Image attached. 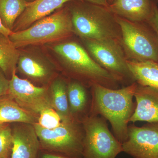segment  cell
I'll return each instance as SVG.
<instances>
[{
  "mask_svg": "<svg viewBox=\"0 0 158 158\" xmlns=\"http://www.w3.org/2000/svg\"><path fill=\"white\" fill-rule=\"evenodd\" d=\"M37 158H79L72 157L69 156L64 155L56 153L46 151L40 150V152L39 155Z\"/></svg>",
  "mask_w": 158,
  "mask_h": 158,
  "instance_id": "obj_26",
  "label": "cell"
},
{
  "mask_svg": "<svg viewBox=\"0 0 158 158\" xmlns=\"http://www.w3.org/2000/svg\"><path fill=\"white\" fill-rule=\"evenodd\" d=\"M13 144L11 158H37L40 142L33 124L18 123L12 129Z\"/></svg>",
  "mask_w": 158,
  "mask_h": 158,
  "instance_id": "obj_11",
  "label": "cell"
},
{
  "mask_svg": "<svg viewBox=\"0 0 158 158\" xmlns=\"http://www.w3.org/2000/svg\"><path fill=\"white\" fill-rule=\"evenodd\" d=\"M73 34L71 15L67 7L37 21L27 28L12 32L9 37L18 49L62 40Z\"/></svg>",
  "mask_w": 158,
  "mask_h": 158,
  "instance_id": "obj_4",
  "label": "cell"
},
{
  "mask_svg": "<svg viewBox=\"0 0 158 158\" xmlns=\"http://www.w3.org/2000/svg\"><path fill=\"white\" fill-rule=\"evenodd\" d=\"M67 97L71 115L77 121H82L90 115L91 99L86 86L76 80L67 83Z\"/></svg>",
  "mask_w": 158,
  "mask_h": 158,
  "instance_id": "obj_15",
  "label": "cell"
},
{
  "mask_svg": "<svg viewBox=\"0 0 158 158\" xmlns=\"http://www.w3.org/2000/svg\"><path fill=\"white\" fill-rule=\"evenodd\" d=\"M37 116L23 109L9 94L0 97V124L16 123L34 124Z\"/></svg>",
  "mask_w": 158,
  "mask_h": 158,
  "instance_id": "obj_17",
  "label": "cell"
},
{
  "mask_svg": "<svg viewBox=\"0 0 158 158\" xmlns=\"http://www.w3.org/2000/svg\"><path fill=\"white\" fill-rule=\"evenodd\" d=\"M52 49L73 80L85 86L91 88L96 84L116 89L122 85L118 79L99 65L78 43H60L53 46Z\"/></svg>",
  "mask_w": 158,
  "mask_h": 158,
  "instance_id": "obj_2",
  "label": "cell"
},
{
  "mask_svg": "<svg viewBox=\"0 0 158 158\" xmlns=\"http://www.w3.org/2000/svg\"><path fill=\"white\" fill-rule=\"evenodd\" d=\"M85 49L95 62L128 86L136 82L128 66L120 40L113 39H81Z\"/></svg>",
  "mask_w": 158,
  "mask_h": 158,
  "instance_id": "obj_8",
  "label": "cell"
},
{
  "mask_svg": "<svg viewBox=\"0 0 158 158\" xmlns=\"http://www.w3.org/2000/svg\"><path fill=\"white\" fill-rule=\"evenodd\" d=\"M20 55L9 39V37L0 33V69L6 77H11L17 65Z\"/></svg>",
  "mask_w": 158,
  "mask_h": 158,
  "instance_id": "obj_20",
  "label": "cell"
},
{
  "mask_svg": "<svg viewBox=\"0 0 158 158\" xmlns=\"http://www.w3.org/2000/svg\"><path fill=\"white\" fill-rule=\"evenodd\" d=\"M134 98L135 109L130 122L158 123V89L138 84Z\"/></svg>",
  "mask_w": 158,
  "mask_h": 158,
  "instance_id": "obj_12",
  "label": "cell"
},
{
  "mask_svg": "<svg viewBox=\"0 0 158 158\" xmlns=\"http://www.w3.org/2000/svg\"><path fill=\"white\" fill-rule=\"evenodd\" d=\"M25 0H0V19L3 25L13 31L15 22L27 7Z\"/></svg>",
  "mask_w": 158,
  "mask_h": 158,
  "instance_id": "obj_21",
  "label": "cell"
},
{
  "mask_svg": "<svg viewBox=\"0 0 158 158\" xmlns=\"http://www.w3.org/2000/svg\"><path fill=\"white\" fill-rule=\"evenodd\" d=\"M12 31L4 27L2 23V20L0 19V33L4 34L7 37H9V35L12 33Z\"/></svg>",
  "mask_w": 158,
  "mask_h": 158,
  "instance_id": "obj_28",
  "label": "cell"
},
{
  "mask_svg": "<svg viewBox=\"0 0 158 158\" xmlns=\"http://www.w3.org/2000/svg\"><path fill=\"white\" fill-rule=\"evenodd\" d=\"M26 2L27 3L32 2H34L35 0H25Z\"/></svg>",
  "mask_w": 158,
  "mask_h": 158,
  "instance_id": "obj_29",
  "label": "cell"
},
{
  "mask_svg": "<svg viewBox=\"0 0 158 158\" xmlns=\"http://www.w3.org/2000/svg\"><path fill=\"white\" fill-rule=\"evenodd\" d=\"M9 80L4 73L0 71V97L8 94Z\"/></svg>",
  "mask_w": 158,
  "mask_h": 158,
  "instance_id": "obj_25",
  "label": "cell"
},
{
  "mask_svg": "<svg viewBox=\"0 0 158 158\" xmlns=\"http://www.w3.org/2000/svg\"><path fill=\"white\" fill-rule=\"evenodd\" d=\"M13 144L12 129L8 123L0 124V158H11Z\"/></svg>",
  "mask_w": 158,
  "mask_h": 158,
  "instance_id": "obj_22",
  "label": "cell"
},
{
  "mask_svg": "<svg viewBox=\"0 0 158 158\" xmlns=\"http://www.w3.org/2000/svg\"><path fill=\"white\" fill-rule=\"evenodd\" d=\"M62 119L56 110L52 108L43 110L38 117V123L42 127L47 129H52L59 126Z\"/></svg>",
  "mask_w": 158,
  "mask_h": 158,
  "instance_id": "obj_23",
  "label": "cell"
},
{
  "mask_svg": "<svg viewBox=\"0 0 158 158\" xmlns=\"http://www.w3.org/2000/svg\"><path fill=\"white\" fill-rule=\"evenodd\" d=\"M81 123L85 133L82 158H116L123 152L122 144L110 131L103 117L90 115Z\"/></svg>",
  "mask_w": 158,
  "mask_h": 158,
  "instance_id": "obj_7",
  "label": "cell"
},
{
  "mask_svg": "<svg viewBox=\"0 0 158 158\" xmlns=\"http://www.w3.org/2000/svg\"><path fill=\"white\" fill-rule=\"evenodd\" d=\"M150 0H114L108 9L115 15L135 22H145L149 18Z\"/></svg>",
  "mask_w": 158,
  "mask_h": 158,
  "instance_id": "obj_14",
  "label": "cell"
},
{
  "mask_svg": "<svg viewBox=\"0 0 158 158\" xmlns=\"http://www.w3.org/2000/svg\"><path fill=\"white\" fill-rule=\"evenodd\" d=\"M85 2H87L91 3V4H94V5H98L103 6L106 8H109L110 6L108 0H83Z\"/></svg>",
  "mask_w": 158,
  "mask_h": 158,
  "instance_id": "obj_27",
  "label": "cell"
},
{
  "mask_svg": "<svg viewBox=\"0 0 158 158\" xmlns=\"http://www.w3.org/2000/svg\"><path fill=\"white\" fill-rule=\"evenodd\" d=\"M83 0H35L27 3L25 10L15 23L12 32L27 28L37 21L48 16L65 3Z\"/></svg>",
  "mask_w": 158,
  "mask_h": 158,
  "instance_id": "obj_13",
  "label": "cell"
},
{
  "mask_svg": "<svg viewBox=\"0 0 158 158\" xmlns=\"http://www.w3.org/2000/svg\"><path fill=\"white\" fill-rule=\"evenodd\" d=\"M145 22L154 31L158 38V8L154 3H152L151 13Z\"/></svg>",
  "mask_w": 158,
  "mask_h": 158,
  "instance_id": "obj_24",
  "label": "cell"
},
{
  "mask_svg": "<svg viewBox=\"0 0 158 158\" xmlns=\"http://www.w3.org/2000/svg\"><path fill=\"white\" fill-rule=\"evenodd\" d=\"M137 86L135 82L116 89L96 84L91 87L90 115L100 116L110 122L113 135L122 144L127 139L128 123L135 109L133 98Z\"/></svg>",
  "mask_w": 158,
  "mask_h": 158,
  "instance_id": "obj_1",
  "label": "cell"
},
{
  "mask_svg": "<svg viewBox=\"0 0 158 158\" xmlns=\"http://www.w3.org/2000/svg\"><path fill=\"white\" fill-rule=\"evenodd\" d=\"M157 1H158V0H157Z\"/></svg>",
  "mask_w": 158,
  "mask_h": 158,
  "instance_id": "obj_31",
  "label": "cell"
},
{
  "mask_svg": "<svg viewBox=\"0 0 158 158\" xmlns=\"http://www.w3.org/2000/svg\"><path fill=\"white\" fill-rule=\"evenodd\" d=\"M14 71L9 80L8 94L21 107L38 116L43 110L52 108L49 88L37 87L20 78Z\"/></svg>",
  "mask_w": 158,
  "mask_h": 158,
  "instance_id": "obj_9",
  "label": "cell"
},
{
  "mask_svg": "<svg viewBox=\"0 0 158 158\" xmlns=\"http://www.w3.org/2000/svg\"><path fill=\"white\" fill-rule=\"evenodd\" d=\"M127 134L122 143L123 152L135 158H158V123L141 127L130 125Z\"/></svg>",
  "mask_w": 158,
  "mask_h": 158,
  "instance_id": "obj_10",
  "label": "cell"
},
{
  "mask_svg": "<svg viewBox=\"0 0 158 158\" xmlns=\"http://www.w3.org/2000/svg\"><path fill=\"white\" fill-rule=\"evenodd\" d=\"M68 7L74 34L81 39L121 40L120 27L110 9L85 1H75Z\"/></svg>",
  "mask_w": 158,
  "mask_h": 158,
  "instance_id": "obj_3",
  "label": "cell"
},
{
  "mask_svg": "<svg viewBox=\"0 0 158 158\" xmlns=\"http://www.w3.org/2000/svg\"><path fill=\"white\" fill-rule=\"evenodd\" d=\"M128 68L138 85L158 89V63L127 60Z\"/></svg>",
  "mask_w": 158,
  "mask_h": 158,
  "instance_id": "obj_18",
  "label": "cell"
},
{
  "mask_svg": "<svg viewBox=\"0 0 158 158\" xmlns=\"http://www.w3.org/2000/svg\"><path fill=\"white\" fill-rule=\"evenodd\" d=\"M49 88L52 107L59 114L62 121L75 120L69 111L67 82L62 79H56L52 81Z\"/></svg>",
  "mask_w": 158,
  "mask_h": 158,
  "instance_id": "obj_19",
  "label": "cell"
},
{
  "mask_svg": "<svg viewBox=\"0 0 158 158\" xmlns=\"http://www.w3.org/2000/svg\"><path fill=\"white\" fill-rule=\"evenodd\" d=\"M114 1V0H108V2H109V4H111L112 2H113V1Z\"/></svg>",
  "mask_w": 158,
  "mask_h": 158,
  "instance_id": "obj_30",
  "label": "cell"
},
{
  "mask_svg": "<svg viewBox=\"0 0 158 158\" xmlns=\"http://www.w3.org/2000/svg\"><path fill=\"white\" fill-rule=\"evenodd\" d=\"M121 31L122 46L127 60L158 63V38L146 22H135L115 15Z\"/></svg>",
  "mask_w": 158,
  "mask_h": 158,
  "instance_id": "obj_5",
  "label": "cell"
},
{
  "mask_svg": "<svg viewBox=\"0 0 158 158\" xmlns=\"http://www.w3.org/2000/svg\"><path fill=\"white\" fill-rule=\"evenodd\" d=\"M17 69L29 78L41 83L49 81L54 74L53 69L48 63L30 54L20 53Z\"/></svg>",
  "mask_w": 158,
  "mask_h": 158,
  "instance_id": "obj_16",
  "label": "cell"
},
{
  "mask_svg": "<svg viewBox=\"0 0 158 158\" xmlns=\"http://www.w3.org/2000/svg\"><path fill=\"white\" fill-rule=\"evenodd\" d=\"M33 125L41 149L82 158L85 133L81 123L75 120L62 121L59 126L52 129L44 128L37 123Z\"/></svg>",
  "mask_w": 158,
  "mask_h": 158,
  "instance_id": "obj_6",
  "label": "cell"
}]
</instances>
